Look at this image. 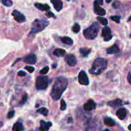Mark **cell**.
<instances>
[{"mask_svg": "<svg viewBox=\"0 0 131 131\" xmlns=\"http://www.w3.org/2000/svg\"><path fill=\"white\" fill-rule=\"evenodd\" d=\"M24 69L27 70V71L29 72V73H33L35 71V68L32 66H26L24 67Z\"/></svg>", "mask_w": 131, "mask_h": 131, "instance_id": "33", "label": "cell"}, {"mask_svg": "<svg viewBox=\"0 0 131 131\" xmlns=\"http://www.w3.org/2000/svg\"><path fill=\"white\" fill-rule=\"evenodd\" d=\"M51 126H52V123L51 122H46L44 120H41L40 130L42 131H47L49 130V129H50Z\"/></svg>", "mask_w": 131, "mask_h": 131, "instance_id": "14", "label": "cell"}, {"mask_svg": "<svg viewBox=\"0 0 131 131\" xmlns=\"http://www.w3.org/2000/svg\"><path fill=\"white\" fill-rule=\"evenodd\" d=\"M111 1H112V0H106V3H110Z\"/></svg>", "mask_w": 131, "mask_h": 131, "instance_id": "42", "label": "cell"}, {"mask_svg": "<svg viewBox=\"0 0 131 131\" xmlns=\"http://www.w3.org/2000/svg\"><path fill=\"white\" fill-rule=\"evenodd\" d=\"M111 19L117 23H120V16H118V15H114V16H111Z\"/></svg>", "mask_w": 131, "mask_h": 131, "instance_id": "30", "label": "cell"}, {"mask_svg": "<svg viewBox=\"0 0 131 131\" xmlns=\"http://www.w3.org/2000/svg\"><path fill=\"white\" fill-rule=\"evenodd\" d=\"M35 6L41 11H48L50 10V6L47 4H42L37 3H35Z\"/></svg>", "mask_w": 131, "mask_h": 131, "instance_id": "17", "label": "cell"}, {"mask_svg": "<svg viewBox=\"0 0 131 131\" xmlns=\"http://www.w3.org/2000/svg\"><path fill=\"white\" fill-rule=\"evenodd\" d=\"M97 19H98L99 21L102 25L106 26L108 24V20H107V19H106V18H104L102 17L101 16H99L98 17H97Z\"/></svg>", "mask_w": 131, "mask_h": 131, "instance_id": "26", "label": "cell"}, {"mask_svg": "<svg viewBox=\"0 0 131 131\" xmlns=\"http://www.w3.org/2000/svg\"><path fill=\"white\" fill-rule=\"evenodd\" d=\"M80 29H81V27L78 23H75L74 25L72 26V31L75 33H79V32L80 31Z\"/></svg>", "mask_w": 131, "mask_h": 131, "instance_id": "25", "label": "cell"}, {"mask_svg": "<svg viewBox=\"0 0 131 131\" xmlns=\"http://www.w3.org/2000/svg\"><path fill=\"white\" fill-rule=\"evenodd\" d=\"M119 51H120V49H119L118 46L116 44H114L113 46L107 48V50H106V52L107 54H111L118 53Z\"/></svg>", "mask_w": 131, "mask_h": 131, "instance_id": "18", "label": "cell"}, {"mask_svg": "<svg viewBox=\"0 0 131 131\" xmlns=\"http://www.w3.org/2000/svg\"><path fill=\"white\" fill-rule=\"evenodd\" d=\"M91 49L90 48H86V47H83V48H81L79 49V52H80L81 54L83 57H86L88 56L90 53L91 52Z\"/></svg>", "mask_w": 131, "mask_h": 131, "instance_id": "21", "label": "cell"}, {"mask_svg": "<svg viewBox=\"0 0 131 131\" xmlns=\"http://www.w3.org/2000/svg\"><path fill=\"white\" fill-rule=\"evenodd\" d=\"M57 65V64H56V63H54L53 64V65H52V68H53V69H54V68H56V66H57V65Z\"/></svg>", "mask_w": 131, "mask_h": 131, "instance_id": "40", "label": "cell"}, {"mask_svg": "<svg viewBox=\"0 0 131 131\" xmlns=\"http://www.w3.org/2000/svg\"><path fill=\"white\" fill-rule=\"evenodd\" d=\"M65 60L67 63L70 67H74L77 64L76 58L74 54H69L65 56Z\"/></svg>", "mask_w": 131, "mask_h": 131, "instance_id": "10", "label": "cell"}, {"mask_svg": "<svg viewBox=\"0 0 131 131\" xmlns=\"http://www.w3.org/2000/svg\"><path fill=\"white\" fill-rule=\"evenodd\" d=\"M78 81H79V84L81 85L87 86L90 83L88 75L84 71H81L79 72V75H78Z\"/></svg>", "mask_w": 131, "mask_h": 131, "instance_id": "6", "label": "cell"}, {"mask_svg": "<svg viewBox=\"0 0 131 131\" xmlns=\"http://www.w3.org/2000/svg\"><path fill=\"white\" fill-rule=\"evenodd\" d=\"M127 79H128V81H129V83H130V84H131V72L129 73V75H128Z\"/></svg>", "mask_w": 131, "mask_h": 131, "instance_id": "37", "label": "cell"}, {"mask_svg": "<svg viewBox=\"0 0 131 131\" xmlns=\"http://www.w3.org/2000/svg\"><path fill=\"white\" fill-rule=\"evenodd\" d=\"M12 15L14 16V19L19 23H23L26 20V17L23 14H21L20 12L17 10H14L12 12Z\"/></svg>", "mask_w": 131, "mask_h": 131, "instance_id": "7", "label": "cell"}, {"mask_svg": "<svg viewBox=\"0 0 131 131\" xmlns=\"http://www.w3.org/2000/svg\"><path fill=\"white\" fill-rule=\"evenodd\" d=\"M51 3L57 12H60L63 8V2L61 0H51Z\"/></svg>", "mask_w": 131, "mask_h": 131, "instance_id": "13", "label": "cell"}, {"mask_svg": "<svg viewBox=\"0 0 131 131\" xmlns=\"http://www.w3.org/2000/svg\"><path fill=\"white\" fill-rule=\"evenodd\" d=\"M68 84V80L66 78L63 77H58L56 78L51 91V98L54 101H58L60 99L63 93L67 88Z\"/></svg>", "mask_w": 131, "mask_h": 131, "instance_id": "1", "label": "cell"}, {"mask_svg": "<svg viewBox=\"0 0 131 131\" xmlns=\"http://www.w3.org/2000/svg\"><path fill=\"white\" fill-rule=\"evenodd\" d=\"M3 122H0V128H1V127L3 126Z\"/></svg>", "mask_w": 131, "mask_h": 131, "instance_id": "43", "label": "cell"}, {"mask_svg": "<svg viewBox=\"0 0 131 131\" xmlns=\"http://www.w3.org/2000/svg\"><path fill=\"white\" fill-rule=\"evenodd\" d=\"M104 124L110 127H113L114 125H116V122H115V120L110 117H106L104 119Z\"/></svg>", "mask_w": 131, "mask_h": 131, "instance_id": "22", "label": "cell"}, {"mask_svg": "<svg viewBox=\"0 0 131 131\" xmlns=\"http://www.w3.org/2000/svg\"><path fill=\"white\" fill-rule=\"evenodd\" d=\"M69 120V121H68V122H69V123H70V122H72V118H69V120Z\"/></svg>", "mask_w": 131, "mask_h": 131, "instance_id": "39", "label": "cell"}, {"mask_svg": "<svg viewBox=\"0 0 131 131\" xmlns=\"http://www.w3.org/2000/svg\"><path fill=\"white\" fill-rule=\"evenodd\" d=\"M24 63L31 65H34L37 63V56L35 54H30L27 55L24 58L23 60Z\"/></svg>", "mask_w": 131, "mask_h": 131, "instance_id": "11", "label": "cell"}, {"mask_svg": "<svg viewBox=\"0 0 131 131\" xmlns=\"http://www.w3.org/2000/svg\"><path fill=\"white\" fill-rule=\"evenodd\" d=\"M49 70V67L48 66H46L40 71V73L41 74H43V75H46V74H47L48 73Z\"/></svg>", "mask_w": 131, "mask_h": 131, "instance_id": "29", "label": "cell"}, {"mask_svg": "<svg viewBox=\"0 0 131 131\" xmlns=\"http://www.w3.org/2000/svg\"><path fill=\"white\" fill-rule=\"evenodd\" d=\"M49 86V78L46 75L38 76L36 80V88L38 90H44Z\"/></svg>", "mask_w": 131, "mask_h": 131, "instance_id": "5", "label": "cell"}, {"mask_svg": "<svg viewBox=\"0 0 131 131\" xmlns=\"http://www.w3.org/2000/svg\"><path fill=\"white\" fill-rule=\"evenodd\" d=\"M14 115H15V111L14 110H11V111H10L8 113L7 118L8 119H11L14 117Z\"/></svg>", "mask_w": 131, "mask_h": 131, "instance_id": "32", "label": "cell"}, {"mask_svg": "<svg viewBox=\"0 0 131 131\" xmlns=\"http://www.w3.org/2000/svg\"><path fill=\"white\" fill-rule=\"evenodd\" d=\"M27 100H28V95H27V93H25L23 95V97H22L21 100H20V101L19 102V104H20V105H24V104L26 102Z\"/></svg>", "mask_w": 131, "mask_h": 131, "instance_id": "27", "label": "cell"}, {"mask_svg": "<svg viewBox=\"0 0 131 131\" xmlns=\"http://www.w3.org/2000/svg\"><path fill=\"white\" fill-rule=\"evenodd\" d=\"M127 115V111L125 108H120L116 111V116L120 120H124Z\"/></svg>", "mask_w": 131, "mask_h": 131, "instance_id": "15", "label": "cell"}, {"mask_svg": "<svg viewBox=\"0 0 131 131\" xmlns=\"http://www.w3.org/2000/svg\"><path fill=\"white\" fill-rule=\"evenodd\" d=\"M128 129H129V130H131V124L129 125V127H128Z\"/></svg>", "mask_w": 131, "mask_h": 131, "instance_id": "41", "label": "cell"}, {"mask_svg": "<svg viewBox=\"0 0 131 131\" xmlns=\"http://www.w3.org/2000/svg\"><path fill=\"white\" fill-rule=\"evenodd\" d=\"M107 105L110 107L115 108V107H119V106H121L122 105V101L120 99H116L115 101L108 102H107Z\"/></svg>", "mask_w": 131, "mask_h": 131, "instance_id": "16", "label": "cell"}, {"mask_svg": "<svg viewBox=\"0 0 131 131\" xmlns=\"http://www.w3.org/2000/svg\"><path fill=\"white\" fill-rule=\"evenodd\" d=\"M24 127H23V124L21 122H17L15 124H14L12 127L13 131H21L24 130Z\"/></svg>", "mask_w": 131, "mask_h": 131, "instance_id": "19", "label": "cell"}, {"mask_svg": "<svg viewBox=\"0 0 131 131\" xmlns=\"http://www.w3.org/2000/svg\"><path fill=\"white\" fill-rule=\"evenodd\" d=\"M93 11L97 15H100V16H103V15H106V10L104 8H101L100 6V5L99 3L97 2V0L93 2Z\"/></svg>", "mask_w": 131, "mask_h": 131, "instance_id": "9", "label": "cell"}, {"mask_svg": "<svg viewBox=\"0 0 131 131\" xmlns=\"http://www.w3.org/2000/svg\"><path fill=\"white\" fill-rule=\"evenodd\" d=\"M129 20H131V15H130V17H129V19H128V21H129Z\"/></svg>", "mask_w": 131, "mask_h": 131, "instance_id": "44", "label": "cell"}, {"mask_svg": "<svg viewBox=\"0 0 131 131\" xmlns=\"http://www.w3.org/2000/svg\"><path fill=\"white\" fill-rule=\"evenodd\" d=\"M65 53H66V51L63 49L58 48L54 51V54L58 57H63V56H65Z\"/></svg>", "mask_w": 131, "mask_h": 131, "instance_id": "20", "label": "cell"}, {"mask_svg": "<svg viewBox=\"0 0 131 131\" xmlns=\"http://www.w3.org/2000/svg\"><path fill=\"white\" fill-rule=\"evenodd\" d=\"M102 37L104 38V40L106 42L110 41L113 38L111 29L109 27L105 26L104 28H103L102 30Z\"/></svg>", "mask_w": 131, "mask_h": 131, "instance_id": "8", "label": "cell"}, {"mask_svg": "<svg viewBox=\"0 0 131 131\" xmlns=\"http://www.w3.org/2000/svg\"><path fill=\"white\" fill-rule=\"evenodd\" d=\"M67 1H70V0H67Z\"/></svg>", "mask_w": 131, "mask_h": 131, "instance_id": "45", "label": "cell"}, {"mask_svg": "<svg viewBox=\"0 0 131 131\" xmlns=\"http://www.w3.org/2000/svg\"><path fill=\"white\" fill-rule=\"evenodd\" d=\"M96 106H97V104H96L95 102L92 99H90L84 105V110L87 111H92V110H95L96 108Z\"/></svg>", "mask_w": 131, "mask_h": 131, "instance_id": "12", "label": "cell"}, {"mask_svg": "<svg viewBox=\"0 0 131 131\" xmlns=\"http://www.w3.org/2000/svg\"><path fill=\"white\" fill-rule=\"evenodd\" d=\"M99 5H103V0H97Z\"/></svg>", "mask_w": 131, "mask_h": 131, "instance_id": "38", "label": "cell"}, {"mask_svg": "<svg viewBox=\"0 0 131 131\" xmlns=\"http://www.w3.org/2000/svg\"><path fill=\"white\" fill-rule=\"evenodd\" d=\"M67 108V104H66V102H65L63 99H61V106H60V110L61 111H63L65 110V109Z\"/></svg>", "mask_w": 131, "mask_h": 131, "instance_id": "31", "label": "cell"}, {"mask_svg": "<svg viewBox=\"0 0 131 131\" xmlns=\"http://www.w3.org/2000/svg\"><path fill=\"white\" fill-rule=\"evenodd\" d=\"M46 15V17L48 18H51V17L56 18V16H55L54 14L52 12H47Z\"/></svg>", "mask_w": 131, "mask_h": 131, "instance_id": "34", "label": "cell"}, {"mask_svg": "<svg viewBox=\"0 0 131 131\" xmlns=\"http://www.w3.org/2000/svg\"><path fill=\"white\" fill-rule=\"evenodd\" d=\"M130 37H131V35H130Z\"/></svg>", "mask_w": 131, "mask_h": 131, "instance_id": "46", "label": "cell"}, {"mask_svg": "<svg viewBox=\"0 0 131 131\" xmlns=\"http://www.w3.org/2000/svg\"><path fill=\"white\" fill-rule=\"evenodd\" d=\"M118 5H120V2H118V1H115V2L113 4V7H115V8H118Z\"/></svg>", "mask_w": 131, "mask_h": 131, "instance_id": "36", "label": "cell"}, {"mask_svg": "<svg viewBox=\"0 0 131 131\" xmlns=\"http://www.w3.org/2000/svg\"><path fill=\"white\" fill-rule=\"evenodd\" d=\"M107 66V61L106 59L98 58L96 59L93 62V65L90 70H89L90 73L94 75H100L102 74Z\"/></svg>", "mask_w": 131, "mask_h": 131, "instance_id": "2", "label": "cell"}, {"mask_svg": "<svg viewBox=\"0 0 131 131\" xmlns=\"http://www.w3.org/2000/svg\"><path fill=\"white\" fill-rule=\"evenodd\" d=\"M60 39H61V41L63 42V43L67 45H72L73 42H73V40L69 37H61Z\"/></svg>", "mask_w": 131, "mask_h": 131, "instance_id": "23", "label": "cell"}, {"mask_svg": "<svg viewBox=\"0 0 131 131\" xmlns=\"http://www.w3.org/2000/svg\"><path fill=\"white\" fill-rule=\"evenodd\" d=\"M49 24V22L46 19H35L32 23L31 29L30 34H35V33L43 31L47 26Z\"/></svg>", "mask_w": 131, "mask_h": 131, "instance_id": "3", "label": "cell"}, {"mask_svg": "<svg viewBox=\"0 0 131 131\" xmlns=\"http://www.w3.org/2000/svg\"><path fill=\"white\" fill-rule=\"evenodd\" d=\"M26 73L24 71H23V70H20V71L18 72V75L20 77H24L26 76Z\"/></svg>", "mask_w": 131, "mask_h": 131, "instance_id": "35", "label": "cell"}, {"mask_svg": "<svg viewBox=\"0 0 131 131\" xmlns=\"http://www.w3.org/2000/svg\"><path fill=\"white\" fill-rule=\"evenodd\" d=\"M37 112L38 113L41 114V115H42L43 116H47L49 114L48 110H47V109H46V107H42V108L39 109V110H37Z\"/></svg>", "mask_w": 131, "mask_h": 131, "instance_id": "24", "label": "cell"}, {"mask_svg": "<svg viewBox=\"0 0 131 131\" xmlns=\"http://www.w3.org/2000/svg\"><path fill=\"white\" fill-rule=\"evenodd\" d=\"M99 29V25L97 22H95L90 26L84 29L83 31V35L86 39L94 40L97 37Z\"/></svg>", "mask_w": 131, "mask_h": 131, "instance_id": "4", "label": "cell"}, {"mask_svg": "<svg viewBox=\"0 0 131 131\" xmlns=\"http://www.w3.org/2000/svg\"><path fill=\"white\" fill-rule=\"evenodd\" d=\"M1 2L6 6H12L13 5V2L11 0H1Z\"/></svg>", "mask_w": 131, "mask_h": 131, "instance_id": "28", "label": "cell"}]
</instances>
